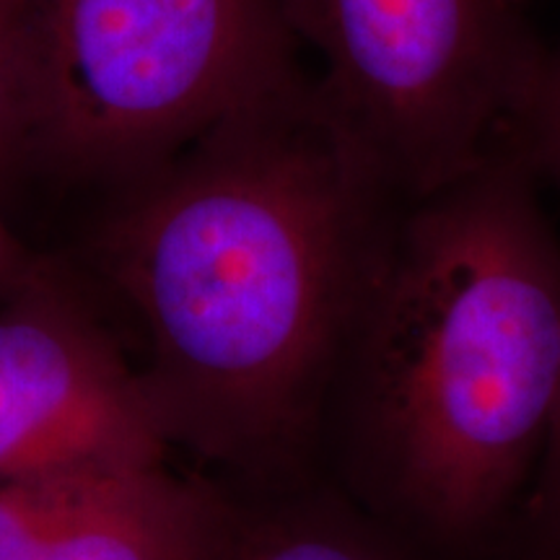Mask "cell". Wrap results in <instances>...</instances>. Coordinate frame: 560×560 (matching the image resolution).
Returning a JSON list of instances; mask_svg holds the SVG:
<instances>
[{"instance_id":"1","label":"cell","mask_w":560,"mask_h":560,"mask_svg":"<svg viewBox=\"0 0 560 560\" xmlns=\"http://www.w3.org/2000/svg\"><path fill=\"white\" fill-rule=\"evenodd\" d=\"M402 202L304 73L130 182L96 260L143 335L172 454L231 486L310 478Z\"/></svg>"},{"instance_id":"2","label":"cell","mask_w":560,"mask_h":560,"mask_svg":"<svg viewBox=\"0 0 560 560\" xmlns=\"http://www.w3.org/2000/svg\"><path fill=\"white\" fill-rule=\"evenodd\" d=\"M560 395V236L516 149L402 202L327 392L340 490L431 550L495 535Z\"/></svg>"},{"instance_id":"3","label":"cell","mask_w":560,"mask_h":560,"mask_svg":"<svg viewBox=\"0 0 560 560\" xmlns=\"http://www.w3.org/2000/svg\"><path fill=\"white\" fill-rule=\"evenodd\" d=\"M30 159L130 185L301 73L280 0H24Z\"/></svg>"},{"instance_id":"4","label":"cell","mask_w":560,"mask_h":560,"mask_svg":"<svg viewBox=\"0 0 560 560\" xmlns=\"http://www.w3.org/2000/svg\"><path fill=\"white\" fill-rule=\"evenodd\" d=\"M317 83L405 200L516 149L548 45L529 0H280Z\"/></svg>"},{"instance_id":"5","label":"cell","mask_w":560,"mask_h":560,"mask_svg":"<svg viewBox=\"0 0 560 560\" xmlns=\"http://www.w3.org/2000/svg\"><path fill=\"white\" fill-rule=\"evenodd\" d=\"M170 457L138 363L42 260L0 299V482Z\"/></svg>"},{"instance_id":"6","label":"cell","mask_w":560,"mask_h":560,"mask_svg":"<svg viewBox=\"0 0 560 560\" xmlns=\"http://www.w3.org/2000/svg\"><path fill=\"white\" fill-rule=\"evenodd\" d=\"M200 560L410 558L366 509L310 475L260 488L223 482L219 524Z\"/></svg>"},{"instance_id":"7","label":"cell","mask_w":560,"mask_h":560,"mask_svg":"<svg viewBox=\"0 0 560 560\" xmlns=\"http://www.w3.org/2000/svg\"><path fill=\"white\" fill-rule=\"evenodd\" d=\"M30 161L24 0H0V182Z\"/></svg>"},{"instance_id":"8","label":"cell","mask_w":560,"mask_h":560,"mask_svg":"<svg viewBox=\"0 0 560 560\" xmlns=\"http://www.w3.org/2000/svg\"><path fill=\"white\" fill-rule=\"evenodd\" d=\"M516 151L540 179L560 192V39L548 45L545 60L524 109Z\"/></svg>"},{"instance_id":"9","label":"cell","mask_w":560,"mask_h":560,"mask_svg":"<svg viewBox=\"0 0 560 560\" xmlns=\"http://www.w3.org/2000/svg\"><path fill=\"white\" fill-rule=\"evenodd\" d=\"M537 488H535V520L540 522L548 537V550H560V395L552 412L548 441L537 465Z\"/></svg>"},{"instance_id":"10","label":"cell","mask_w":560,"mask_h":560,"mask_svg":"<svg viewBox=\"0 0 560 560\" xmlns=\"http://www.w3.org/2000/svg\"><path fill=\"white\" fill-rule=\"evenodd\" d=\"M42 257L32 255L30 249L24 247L16 240L9 223H5L3 213H0V299H5L24 283L26 278L37 270Z\"/></svg>"},{"instance_id":"11","label":"cell","mask_w":560,"mask_h":560,"mask_svg":"<svg viewBox=\"0 0 560 560\" xmlns=\"http://www.w3.org/2000/svg\"><path fill=\"white\" fill-rule=\"evenodd\" d=\"M542 560H560V550H548V556H545Z\"/></svg>"}]
</instances>
